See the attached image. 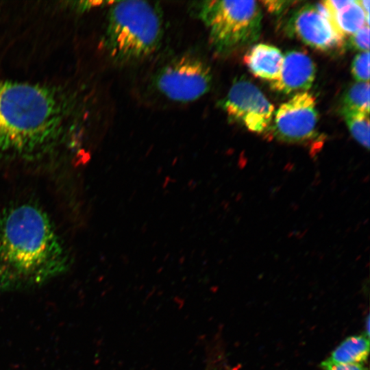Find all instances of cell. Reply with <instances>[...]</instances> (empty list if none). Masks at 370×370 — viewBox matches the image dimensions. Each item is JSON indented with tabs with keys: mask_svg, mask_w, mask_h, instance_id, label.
Masks as SVG:
<instances>
[{
	"mask_svg": "<svg viewBox=\"0 0 370 370\" xmlns=\"http://www.w3.org/2000/svg\"><path fill=\"white\" fill-rule=\"evenodd\" d=\"M284 55L276 47L264 43L252 46L244 56V62L257 77L273 82L278 79Z\"/></svg>",
	"mask_w": 370,
	"mask_h": 370,
	"instance_id": "11",
	"label": "cell"
},
{
	"mask_svg": "<svg viewBox=\"0 0 370 370\" xmlns=\"http://www.w3.org/2000/svg\"><path fill=\"white\" fill-rule=\"evenodd\" d=\"M286 30L289 36L324 52L342 49L345 44V38L333 27L323 1L303 5L295 11L287 21Z\"/></svg>",
	"mask_w": 370,
	"mask_h": 370,
	"instance_id": "8",
	"label": "cell"
},
{
	"mask_svg": "<svg viewBox=\"0 0 370 370\" xmlns=\"http://www.w3.org/2000/svg\"><path fill=\"white\" fill-rule=\"evenodd\" d=\"M69 264L66 248L40 207L21 203L0 211V293L43 285Z\"/></svg>",
	"mask_w": 370,
	"mask_h": 370,
	"instance_id": "1",
	"label": "cell"
},
{
	"mask_svg": "<svg viewBox=\"0 0 370 370\" xmlns=\"http://www.w3.org/2000/svg\"><path fill=\"white\" fill-rule=\"evenodd\" d=\"M341 110L369 114V83L357 82L351 85L343 95Z\"/></svg>",
	"mask_w": 370,
	"mask_h": 370,
	"instance_id": "13",
	"label": "cell"
},
{
	"mask_svg": "<svg viewBox=\"0 0 370 370\" xmlns=\"http://www.w3.org/2000/svg\"><path fill=\"white\" fill-rule=\"evenodd\" d=\"M323 370H366L364 364H338L326 359L321 363Z\"/></svg>",
	"mask_w": 370,
	"mask_h": 370,
	"instance_id": "18",
	"label": "cell"
},
{
	"mask_svg": "<svg viewBox=\"0 0 370 370\" xmlns=\"http://www.w3.org/2000/svg\"><path fill=\"white\" fill-rule=\"evenodd\" d=\"M352 73L354 79L360 82H369V51L358 53L352 63Z\"/></svg>",
	"mask_w": 370,
	"mask_h": 370,
	"instance_id": "15",
	"label": "cell"
},
{
	"mask_svg": "<svg viewBox=\"0 0 370 370\" xmlns=\"http://www.w3.org/2000/svg\"><path fill=\"white\" fill-rule=\"evenodd\" d=\"M323 3L329 12L333 27L343 38L369 25V15L357 1H323Z\"/></svg>",
	"mask_w": 370,
	"mask_h": 370,
	"instance_id": "10",
	"label": "cell"
},
{
	"mask_svg": "<svg viewBox=\"0 0 370 370\" xmlns=\"http://www.w3.org/2000/svg\"><path fill=\"white\" fill-rule=\"evenodd\" d=\"M152 86L166 99L180 103L195 101L211 88L212 73L200 57L186 53L164 64L152 77Z\"/></svg>",
	"mask_w": 370,
	"mask_h": 370,
	"instance_id": "5",
	"label": "cell"
},
{
	"mask_svg": "<svg viewBox=\"0 0 370 370\" xmlns=\"http://www.w3.org/2000/svg\"><path fill=\"white\" fill-rule=\"evenodd\" d=\"M261 3L267 8V10L273 14H280L287 9L290 5L297 3L291 1H262Z\"/></svg>",
	"mask_w": 370,
	"mask_h": 370,
	"instance_id": "19",
	"label": "cell"
},
{
	"mask_svg": "<svg viewBox=\"0 0 370 370\" xmlns=\"http://www.w3.org/2000/svg\"><path fill=\"white\" fill-rule=\"evenodd\" d=\"M369 347V338L366 334L351 336L333 350L328 360L338 364H364Z\"/></svg>",
	"mask_w": 370,
	"mask_h": 370,
	"instance_id": "12",
	"label": "cell"
},
{
	"mask_svg": "<svg viewBox=\"0 0 370 370\" xmlns=\"http://www.w3.org/2000/svg\"><path fill=\"white\" fill-rule=\"evenodd\" d=\"M316 66L304 51L291 50L284 55L279 77L271 88L284 94L307 92L314 81Z\"/></svg>",
	"mask_w": 370,
	"mask_h": 370,
	"instance_id": "9",
	"label": "cell"
},
{
	"mask_svg": "<svg viewBox=\"0 0 370 370\" xmlns=\"http://www.w3.org/2000/svg\"><path fill=\"white\" fill-rule=\"evenodd\" d=\"M349 46L354 49L368 51L369 49V26L364 25L354 34L350 35Z\"/></svg>",
	"mask_w": 370,
	"mask_h": 370,
	"instance_id": "16",
	"label": "cell"
},
{
	"mask_svg": "<svg viewBox=\"0 0 370 370\" xmlns=\"http://www.w3.org/2000/svg\"><path fill=\"white\" fill-rule=\"evenodd\" d=\"M214 51L227 54L258 40L262 11L256 1H204L193 5Z\"/></svg>",
	"mask_w": 370,
	"mask_h": 370,
	"instance_id": "4",
	"label": "cell"
},
{
	"mask_svg": "<svg viewBox=\"0 0 370 370\" xmlns=\"http://www.w3.org/2000/svg\"><path fill=\"white\" fill-rule=\"evenodd\" d=\"M341 114L353 138L369 149V114L349 110H341Z\"/></svg>",
	"mask_w": 370,
	"mask_h": 370,
	"instance_id": "14",
	"label": "cell"
},
{
	"mask_svg": "<svg viewBox=\"0 0 370 370\" xmlns=\"http://www.w3.org/2000/svg\"><path fill=\"white\" fill-rule=\"evenodd\" d=\"M219 105L230 121L257 134L269 131L275 112L258 87L243 76L234 79Z\"/></svg>",
	"mask_w": 370,
	"mask_h": 370,
	"instance_id": "7",
	"label": "cell"
},
{
	"mask_svg": "<svg viewBox=\"0 0 370 370\" xmlns=\"http://www.w3.org/2000/svg\"><path fill=\"white\" fill-rule=\"evenodd\" d=\"M163 34L162 11L156 3L116 1L108 13L103 46L114 62L134 63L156 51Z\"/></svg>",
	"mask_w": 370,
	"mask_h": 370,
	"instance_id": "3",
	"label": "cell"
},
{
	"mask_svg": "<svg viewBox=\"0 0 370 370\" xmlns=\"http://www.w3.org/2000/svg\"><path fill=\"white\" fill-rule=\"evenodd\" d=\"M358 4L361 6L364 12L369 15V0H360L357 1Z\"/></svg>",
	"mask_w": 370,
	"mask_h": 370,
	"instance_id": "20",
	"label": "cell"
},
{
	"mask_svg": "<svg viewBox=\"0 0 370 370\" xmlns=\"http://www.w3.org/2000/svg\"><path fill=\"white\" fill-rule=\"evenodd\" d=\"M318 112L315 98L308 92H299L274 112L270 132L272 137L287 143L321 146L317 125Z\"/></svg>",
	"mask_w": 370,
	"mask_h": 370,
	"instance_id": "6",
	"label": "cell"
},
{
	"mask_svg": "<svg viewBox=\"0 0 370 370\" xmlns=\"http://www.w3.org/2000/svg\"><path fill=\"white\" fill-rule=\"evenodd\" d=\"M222 356L216 350H210L204 370H228Z\"/></svg>",
	"mask_w": 370,
	"mask_h": 370,
	"instance_id": "17",
	"label": "cell"
},
{
	"mask_svg": "<svg viewBox=\"0 0 370 370\" xmlns=\"http://www.w3.org/2000/svg\"><path fill=\"white\" fill-rule=\"evenodd\" d=\"M68 110L51 89L0 79V149L25 156L47 151L63 135Z\"/></svg>",
	"mask_w": 370,
	"mask_h": 370,
	"instance_id": "2",
	"label": "cell"
}]
</instances>
